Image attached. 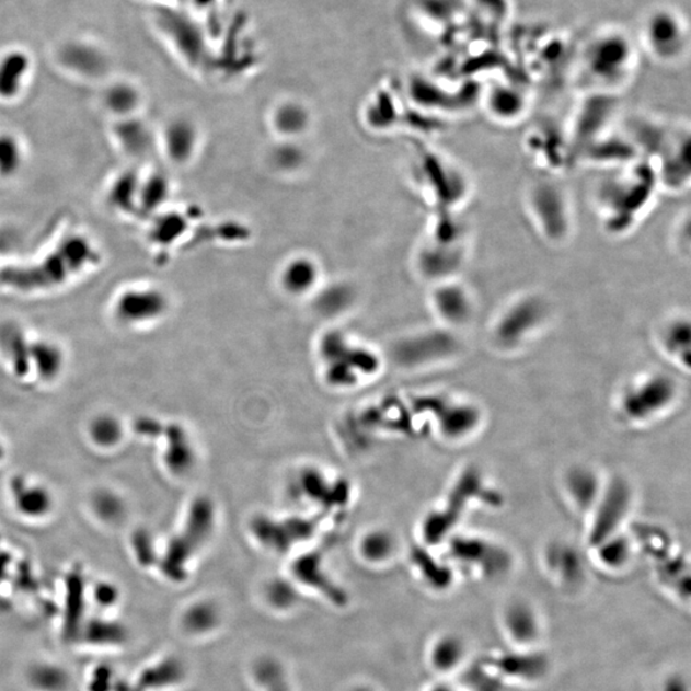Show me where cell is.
<instances>
[{"label": "cell", "mask_w": 691, "mask_h": 691, "mask_svg": "<svg viewBox=\"0 0 691 691\" xmlns=\"http://www.w3.org/2000/svg\"><path fill=\"white\" fill-rule=\"evenodd\" d=\"M659 192L652 166L643 162L625 165L598 186L596 204L602 228L611 238H624L648 215Z\"/></svg>", "instance_id": "obj_1"}, {"label": "cell", "mask_w": 691, "mask_h": 691, "mask_svg": "<svg viewBox=\"0 0 691 691\" xmlns=\"http://www.w3.org/2000/svg\"><path fill=\"white\" fill-rule=\"evenodd\" d=\"M530 223L539 237L552 246L566 245L575 230V217L572 199L564 186L556 180L534 181L523 194Z\"/></svg>", "instance_id": "obj_2"}, {"label": "cell", "mask_w": 691, "mask_h": 691, "mask_svg": "<svg viewBox=\"0 0 691 691\" xmlns=\"http://www.w3.org/2000/svg\"><path fill=\"white\" fill-rule=\"evenodd\" d=\"M422 193L435 211H460L472 195L468 172L453 159L437 151H424L416 163Z\"/></svg>", "instance_id": "obj_3"}, {"label": "cell", "mask_w": 691, "mask_h": 691, "mask_svg": "<svg viewBox=\"0 0 691 691\" xmlns=\"http://www.w3.org/2000/svg\"><path fill=\"white\" fill-rule=\"evenodd\" d=\"M551 315V302L538 291H527L507 303L492 326V336L498 345L514 347L533 337L543 329Z\"/></svg>", "instance_id": "obj_4"}, {"label": "cell", "mask_w": 691, "mask_h": 691, "mask_svg": "<svg viewBox=\"0 0 691 691\" xmlns=\"http://www.w3.org/2000/svg\"><path fill=\"white\" fill-rule=\"evenodd\" d=\"M633 47L621 34H607L591 43L584 58L589 78L599 88H617L633 67Z\"/></svg>", "instance_id": "obj_5"}, {"label": "cell", "mask_w": 691, "mask_h": 691, "mask_svg": "<svg viewBox=\"0 0 691 691\" xmlns=\"http://www.w3.org/2000/svg\"><path fill=\"white\" fill-rule=\"evenodd\" d=\"M469 253V239H446L428 234L417 249L415 268L431 285L461 278Z\"/></svg>", "instance_id": "obj_6"}, {"label": "cell", "mask_w": 691, "mask_h": 691, "mask_svg": "<svg viewBox=\"0 0 691 691\" xmlns=\"http://www.w3.org/2000/svg\"><path fill=\"white\" fill-rule=\"evenodd\" d=\"M499 632L515 650H539L544 636L541 611L526 599H514L498 613Z\"/></svg>", "instance_id": "obj_7"}, {"label": "cell", "mask_w": 691, "mask_h": 691, "mask_svg": "<svg viewBox=\"0 0 691 691\" xmlns=\"http://www.w3.org/2000/svg\"><path fill=\"white\" fill-rule=\"evenodd\" d=\"M113 314L126 324H143L161 318L169 309V296L161 287L149 284L120 288L114 296Z\"/></svg>", "instance_id": "obj_8"}, {"label": "cell", "mask_w": 691, "mask_h": 691, "mask_svg": "<svg viewBox=\"0 0 691 691\" xmlns=\"http://www.w3.org/2000/svg\"><path fill=\"white\" fill-rule=\"evenodd\" d=\"M429 301L447 330L461 329L472 322L475 315L474 292L461 278L431 285Z\"/></svg>", "instance_id": "obj_9"}, {"label": "cell", "mask_w": 691, "mask_h": 691, "mask_svg": "<svg viewBox=\"0 0 691 691\" xmlns=\"http://www.w3.org/2000/svg\"><path fill=\"white\" fill-rule=\"evenodd\" d=\"M526 148L530 161L550 176L565 169L574 151L568 130L565 133L549 124L531 128Z\"/></svg>", "instance_id": "obj_10"}, {"label": "cell", "mask_w": 691, "mask_h": 691, "mask_svg": "<svg viewBox=\"0 0 691 691\" xmlns=\"http://www.w3.org/2000/svg\"><path fill=\"white\" fill-rule=\"evenodd\" d=\"M630 488L624 481H614L604 493H601L597 504V514L590 531V544L597 546L617 534L621 522L629 511Z\"/></svg>", "instance_id": "obj_11"}, {"label": "cell", "mask_w": 691, "mask_h": 691, "mask_svg": "<svg viewBox=\"0 0 691 691\" xmlns=\"http://www.w3.org/2000/svg\"><path fill=\"white\" fill-rule=\"evenodd\" d=\"M425 658L433 673L439 679L450 680L467 667L470 658L469 643L459 633H439L428 644Z\"/></svg>", "instance_id": "obj_12"}, {"label": "cell", "mask_w": 691, "mask_h": 691, "mask_svg": "<svg viewBox=\"0 0 691 691\" xmlns=\"http://www.w3.org/2000/svg\"><path fill=\"white\" fill-rule=\"evenodd\" d=\"M675 385L670 378L658 376L636 385L624 399V410L634 421H647L671 404Z\"/></svg>", "instance_id": "obj_13"}, {"label": "cell", "mask_w": 691, "mask_h": 691, "mask_svg": "<svg viewBox=\"0 0 691 691\" xmlns=\"http://www.w3.org/2000/svg\"><path fill=\"white\" fill-rule=\"evenodd\" d=\"M196 126L186 118H173L157 133L158 150L173 165H186L193 161L200 143Z\"/></svg>", "instance_id": "obj_14"}, {"label": "cell", "mask_w": 691, "mask_h": 691, "mask_svg": "<svg viewBox=\"0 0 691 691\" xmlns=\"http://www.w3.org/2000/svg\"><path fill=\"white\" fill-rule=\"evenodd\" d=\"M111 138L119 153L131 161L146 159L158 148L157 133L140 116L112 120Z\"/></svg>", "instance_id": "obj_15"}, {"label": "cell", "mask_w": 691, "mask_h": 691, "mask_svg": "<svg viewBox=\"0 0 691 691\" xmlns=\"http://www.w3.org/2000/svg\"><path fill=\"white\" fill-rule=\"evenodd\" d=\"M645 35L653 55L663 60L678 58L686 44L680 20L667 11L652 14L645 27Z\"/></svg>", "instance_id": "obj_16"}, {"label": "cell", "mask_w": 691, "mask_h": 691, "mask_svg": "<svg viewBox=\"0 0 691 691\" xmlns=\"http://www.w3.org/2000/svg\"><path fill=\"white\" fill-rule=\"evenodd\" d=\"M142 173L125 169L110 180L104 192L106 208L118 217L138 218Z\"/></svg>", "instance_id": "obj_17"}, {"label": "cell", "mask_w": 691, "mask_h": 691, "mask_svg": "<svg viewBox=\"0 0 691 691\" xmlns=\"http://www.w3.org/2000/svg\"><path fill=\"white\" fill-rule=\"evenodd\" d=\"M529 99L518 88L510 85L492 87L484 97V111L493 123L504 126L519 124L527 116Z\"/></svg>", "instance_id": "obj_18"}, {"label": "cell", "mask_w": 691, "mask_h": 691, "mask_svg": "<svg viewBox=\"0 0 691 691\" xmlns=\"http://www.w3.org/2000/svg\"><path fill=\"white\" fill-rule=\"evenodd\" d=\"M459 341L451 330L428 331L412 337L401 347L402 358L410 362L445 359L458 352Z\"/></svg>", "instance_id": "obj_19"}, {"label": "cell", "mask_w": 691, "mask_h": 691, "mask_svg": "<svg viewBox=\"0 0 691 691\" xmlns=\"http://www.w3.org/2000/svg\"><path fill=\"white\" fill-rule=\"evenodd\" d=\"M319 279H321V270L315 261L309 256L291 257L280 268L278 278L283 290L291 296L313 293Z\"/></svg>", "instance_id": "obj_20"}, {"label": "cell", "mask_w": 691, "mask_h": 691, "mask_svg": "<svg viewBox=\"0 0 691 691\" xmlns=\"http://www.w3.org/2000/svg\"><path fill=\"white\" fill-rule=\"evenodd\" d=\"M181 632L192 637H205L217 632L222 624V611L209 599L188 604L180 614Z\"/></svg>", "instance_id": "obj_21"}, {"label": "cell", "mask_w": 691, "mask_h": 691, "mask_svg": "<svg viewBox=\"0 0 691 691\" xmlns=\"http://www.w3.org/2000/svg\"><path fill=\"white\" fill-rule=\"evenodd\" d=\"M186 678V670L180 659L165 657L143 668L131 691H161L180 686Z\"/></svg>", "instance_id": "obj_22"}, {"label": "cell", "mask_w": 691, "mask_h": 691, "mask_svg": "<svg viewBox=\"0 0 691 691\" xmlns=\"http://www.w3.org/2000/svg\"><path fill=\"white\" fill-rule=\"evenodd\" d=\"M28 690L32 691H71L72 679L66 668L50 660H36L30 665L25 675Z\"/></svg>", "instance_id": "obj_23"}, {"label": "cell", "mask_w": 691, "mask_h": 691, "mask_svg": "<svg viewBox=\"0 0 691 691\" xmlns=\"http://www.w3.org/2000/svg\"><path fill=\"white\" fill-rule=\"evenodd\" d=\"M142 96L130 83H116L105 90L103 108L112 120L140 116Z\"/></svg>", "instance_id": "obj_24"}, {"label": "cell", "mask_w": 691, "mask_h": 691, "mask_svg": "<svg viewBox=\"0 0 691 691\" xmlns=\"http://www.w3.org/2000/svg\"><path fill=\"white\" fill-rule=\"evenodd\" d=\"M27 149L24 140L12 131H0V180H13L25 169Z\"/></svg>", "instance_id": "obj_25"}, {"label": "cell", "mask_w": 691, "mask_h": 691, "mask_svg": "<svg viewBox=\"0 0 691 691\" xmlns=\"http://www.w3.org/2000/svg\"><path fill=\"white\" fill-rule=\"evenodd\" d=\"M27 71L28 65L22 57H11L0 64V102L16 101L24 90Z\"/></svg>", "instance_id": "obj_26"}, {"label": "cell", "mask_w": 691, "mask_h": 691, "mask_svg": "<svg viewBox=\"0 0 691 691\" xmlns=\"http://www.w3.org/2000/svg\"><path fill=\"white\" fill-rule=\"evenodd\" d=\"M567 488L576 505L590 508L597 504L601 492L596 474L588 469H575L567 476Z\"/></svg>", "instance_id": "obj_27"}, {"label": "cell", "mask_w": 691, "mask_h": 691, "mask_svg": "<svg viewBox=\"0 0 691 691\" xmlns=\"http://www.w3.org/2000/svg\"><path fill=\"white\" fill-rule=\"evenodd\" d=\"M660 339L667 350L673 355L689 356L690 348V323L688 318L681 315L668 319L660 330Z\"/></svg>", "instance_id": "obj_28"}, {"label": "cell", "mask_w": 691, "mask_h": 691, "mask_svg": "<svg viewBox=\"0 0 691 691\" xmlns=\"http://www.w3.org/2000/svg\"><path fill=\"white\" fill-rule=\"evenodd\" d=\"M309 116L306 110L298 104H284L273 113V127L285 138L300 135L309 125Z\"/></svg>", "instance_id": "obj_29"}, {"label": "cell", "mask_w": 691, "mask_h": 691, "mask_svg": "<svg viewBox=\"0 0 691 691\" xmlns=\"http://www.w3.org/2000/svg\"><path fill=\"white\" fill-rule=\"evenodd\" d=\"M597 557L601 565L611 572H619L624 568L632 556L626 539L622 537H611L597 545Z\"/></svg>", "instance_id": "obj_30"}, {"label": "cell", "mask_w": 691, "mask_h": 691, "mask_svg": "<svg viewBox=\"0 0 691 691\" xmlns=\"http://www.w3.org/2000/svg\"><path fill=\"white\" fill-rule=\"evenodd\" d=\"M480 414L474 407L454 406L446 413L442 428L448 437L461 438L474 430Z\"/></svg>", "instance_id": "obj_31"}, {"label": "cell", "mask_w": 691, "mask_h": 691, "mask_svg": "<svg viewBox=\"0 0 691 691\" xmlns=\"http://www.w3.org/2000/svg\"><path fill=\"white\" fill-rule=\"evenodd\" d=\"M85 637L91 645H99V647H114V645H120L126 642V633L124 627L113 624L111 621L96 620L89 622L88 629L83 630Z\"/></svg>", "instance_id": "obj_32"}, {"label": "cell", "mask_w": 691, "mask_h": 691, "mask_svg": "<svg viewBox=\"0 0 691 691\" xmlns=\"http://www.w3.org/2000/svg\"><path fill=\"white\" fill-rule=\"evenodd\" d=\"M254 671L255 680L264 691H291L283 667L276 660L263 659Z\"/></svg>", "instance_id": "obj_33"}, {"label": "cell", "mask_w": 691, "mask_h": 691, "mask_svg": "<svg viewBox=\"0 0 691 691\" xmlns=\"http://www.w3.org/2000/svg\"><path fill=\"white\" fill-rule=\"evenodd\" d=\"M265 601L275 611H290L298 602V591L292 588L291 584L273 581L265 590Z\"/></svg>", "instance_id": "obj_34"}, {"label": "cell", "mask_w": 691, "mask_h": 691, "mask_svg": "<svg viewBox=\"0 0 691 691\" xmlns=\"http://www.w3.org/2000/svg\"><path fill=\"white\" fill-rule=\"evenodd\" d=\"M393 551V541L391 537L385 534L376 533L369 535L361 545L362 557L375 562V564H381V562L390 560Z\"/></svg>", "instance_id": "obj_35"}, {"label": "cell", "mask_w": 691, "mask_h": 691, "mask_svg": "<svg viewBox=\"0 0 691 691\" xmlns=\"http://www.w3.org/2000/svg\"><path fill=\"white\" fill-rule=\"evenodd\" d=\"M690 211L687 209L676 220L672 232V247L681 257L689 260L691 234H690Z\"/></svg>", "instance_id": "obj_36"}, {"label": "cell", "mask_w": 691, "mask_h": 691, "mask_svg": "<svg viewBox=\"0 0 691 691\" xmlns=\"http://www.w3.org/2000/svg\"><path fill=\"white\" fill-rule=\"evenodd\" d=\"M117 591L111 587H99L95 590L94 601L101 609H110L117 603Z\"/></svg>", "instance_id": "obj_37"}, {"label": "cell", "mask_w": 691, "mask_h": 691, "mask_svg": "<svg viewBox=\"0 0 691 691\" xmlns=\"http://www.w3.org/2000/svg\"><path fill=\"white\" fill-rule=\"evenodd\" d=\"M657 691H689L688 682L679 675L668 676L659 683Z\"/></svg>", "instance_id": "obj_38"}, {"label": "cell", "mask_w": 691, "mask_h": 691, "mask_svg": "<svg viewBox=\"0 0 691 691\" xmlns=\"http://www.w3.org/2000/svg\"><path fill=\"white\" fill-rule=\"evenodd\" d=\"M427 691H461L458 687L454 686L450 680L439 679L437 682L433 683L431 687L427 689Z\"/></svg>", "instance_id": "obj_39"}, {"label": "cell", "mask_w": 691, "mask_h": 691, "mask_svg": "<svg viewBox=\"0 0 691 691\" xmlns=\"http://www.w3.org/2000/svg\"><path fill=\"white\" fill-rule=\"evenodd\" d=\"M352 691H377V690L368 686H359V687L354 688Z\"/></svg>", "instance_id": "obj_40"}]
</instances>
